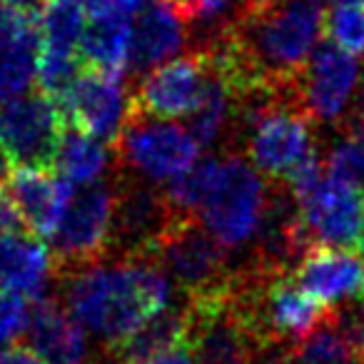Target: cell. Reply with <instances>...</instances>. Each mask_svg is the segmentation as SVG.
Here are the masks:
<instances>
[{
  "label": "cell",
  "mask_w": 364,
  "mask_h": 364,
  "mask_svg": "<svg viewBox=\"0 0 364 364\" xmlns=\"http://www.w3.org/2000/svg\"><path fill=\"white\" fill-rule=\"evenodd\" d=\"M324 33L349 55H364V0L337 3L324 16Z\"/></svg>",
  "instance_id": "23"
},
{
  "label": "cell",
  "mask_w": 364,
  "mask_h": 364,
  "mask_svg": "<svg viewBox=\"0 0 364 364\" xmlns=\"http://www.w3.org/2000/svg\"><path fill=\"white\" fill-rule=\"evenodd\" d=\"M170 299V277L147 257H132L115 267L92 264L73 272L68 282L70 314L97 339H105L107 347L165 312Z\"/></svg>",
  "instance_id": "1"
},
{
  "label": "cell",
  "mask_w": 364,
  "mask_h": 364,
  "mask_svg": "<svg viewBox=\"0 0 364 364\" xmlns=\"http://www.w3.org/2000/svg\"><path fill=\"white\" fill-rule=\"evenodd\" d=\"M327 3H334V6H337V3H349V0H327Z\"/></svg>",
  "instance_id": "36"
},
{
  "label": "cell",
  "mask_w": 364,
  "mask_h": 364,
  "mask_svg": "<svg viewBox=\"0 0 364 364\" xmlns=\"http://www.w3.org/2000/svg\"><path fill=\"white\" fill-rule=\"evenodd\" d=\"M41 50L18 46H0V102L16 100L36 80Z\"/></svg>",
  "instance_id": "24"
},
{
  "label": "cell",
  "mask_w": 364,
  "mask_h": 364,
  "mask_svg": "<svg viewBox=\"0 0 364 364\" xmlns=\"http://www.w3.org/2000/svg\"><path fill=\"white\" fill-rule=\"evenodd\" d=\"M107 167V150L100 140L77 127H65L53 170L68 182H92Z\"/></svg>",
  "instance_id": "21"
},
{
  "label": "cell",
  "mask_w": 364,
  "mask_h": 364,
  "mask_svg": "<svg viewBox=\"0 0 364 364\" xmlns=\"http://www.w3.org/2000/svg\"><path fill=\"white\" fill-rule=\"evenodd\" d=\"M344 135H354L364 140V90H359V95L352 100L347 110V120L342 125Z\"/></svg>",
  "instance_id": "30"
},
{
  "label": "cell",
  "mask_w": 364,
  "mask_h": 364,
  "mask_svg": "<svg viewBox=\"0 0 364 364\" xmlns=\"http://www.w3.org/2000/svg\"><path fill=\"white\" fill-rule=\"evenodd\" d=\"M63 132L65 120L58 100L46 92L0 102V142L26 167L53 170Z\"/></svg>",
  "instance_id": "7"
},
{
  "label": "cell",
  "mask_w": 364,
  "mask_h": 364,
  "mask_svg": "<svg viewBox=\"0 0 364 364\" xmlns=\"http://www.w3.org/2000/svg\"><path fill=\"white\" fill-rule=\"evenodd\" d=\"M264 205H267V190L262 177L257 175V170H252L247 160L230 152L223 157L215 188L210 190L200 215L205 220V228L225 247H240L257 235Z\"/></svg>",
  "instance_id": "5"
},
{
  "label": "cell",
  "mask_w": 364,
  "mask_h": 364,
  "mask_svg": "<svg viewBox=\"0 0 364 364\" xmlns=\"http://www.w3.org/2000/svg\"><path fill=\"white\" fill-rule=\"evenodd\" d=\"M48 3H82V0H48Z\"/></svg>",
  "instance_id": "35"
},
{
  "label": "cell",
  "mask_w": 364,
  "mask_h": 364,
  "mask_svg": "<svg viewBox=\"0 0 364 364\" xmlns=\"http://www.w3.org/2000/svg\"><path fill=\"white\" fill-rule=\"evenodd\" d=\"M85 8L80 3H46L43 8V48L77 53L85 33Z\"/></svg>",
  "instance_id": "22"
},
{
  "label": "cell",
  "mask_w": 364,
  "mask_h": 364,
  "mask_svg": "<svg viewBox=\"0 0 364 364\" xmlns=\"http://www.w3.org/2000/svg\"><path fill=\"white\" fill-rule=\"evenodd\" d=\"M3 11H43V0H0Z\"/></svg>",
  "instance_id": "33"
},
{
  "label": "cell",
  "mask_w": 364,
  "mask_h": 364,
  "mask_svg": "<svg viewBox=\"0 0 364 364\" xmlns=\"http://www.w3.org/2000/svg\"><path fill=\"white\" fill-rule=\"evenodd\" d=\"M185 307L193 364H250L262 349L240 309L232 279L223 289L188 297Z\"/></svg>",
  "instance_id": "3"
},
{
  "label": "cell",
  "mask_w": 364,
  "mask_h": 364,
  "mask_svg": "<svg viewBox=\"0 0 364 364\" xmlns=\"http://www.w3.org/2000/svg\"><path fill=\"white\" fill-rule=\"evenodd\" d=\"M142 3H145V0H107V6H110L115 13H122V16H130V13H135Z\"/></svg>",
  "instance_id": "34"
},
{
  "label": "cell",
  "mask_w": 364,
  "mask_h": 364,
  "mask_svg": "<svg viewBox=\"0 0 364 364\" xmlns=\"http://www.w3.org/2000/svg\"><path fill=\"white\" fill-rule=\"evenodd\" d=\"M172 218L175 210L162 190L142 182H127L115 193L110 247H120L127 259L142 257Z\"/></svg>",
  "instance_id": "12"
},
{
  "label": "cell",
  "mask_w": 364,
  "mask_h": 364,
  "mask_svg": "<svg viewBox=\"0 0 364 364\" xmlns=\"http://www.w3.org/2000/svg\"><path fill=\"white\" fill-rule=\"evenodd\" d=\"M13 172H16V157H13V152L0 142V185H3V182H11Z\"/></svg>",
  "instance_id": "32"
},
{
  "label": "cell",
  "mask_w": 364,
  "mask_h": 364,
  "mask_svg": "<svg viewBox=\"0 0 364 364\" xmlns=\"http://www.w3.org/2000/svg\"><path fill=\"white\" fill-rule=\"evenodd\" d=\"M292 279L324 304L364 299V252L314 245L299 259Z\"/></svg>",
  "instance_id": "13"
},
{
  "label": "cell",
  "mask_w": 364,
  "mask_h": 364,
  "mask_svg": "<svg viewBox=\"0 0 364 364\" xmlns=\"http://www.w3.org/2000/svg\"><path fill=\"white\" fill-rule=\"evenodd\" d=\"M185 23L210 21L228 8L230 0H165Z\"/></svg>",
  "instance_id": "28"
},
{
  "label": "cell",
  "mask_w": 364,
  "mask_h": 364,
  "mask_svg": "<svg viewBox=\"0 0 364 364\" xmlns=\"http://www.w3.org/2000/svg\"><path fill=\"white\" fill-rule=\"evenodd\" d=\"M362 65L334 43L314 48L297 82V97L312 120H337L354 95Z\"/></svg>",
  "instance_id": "10"
},
{
  "label": "cell",
  "mask_w": 364,
  "mask_h": 364,
  "mask_svg": "<svg viewBox=\"0 0 364 364\" xmlns=\"http://www.w3.org/2000/svg\"><path fill=\"white\" fill-rule=\"evenodd\" d=\"M31 349L48 364H82L85 332L55 299H38L31 314Z\"/></svg>",
  "instance_id": "15"
},
{
  "label": "cell",
  "mask_w": 364,
  "mask_h": 364,
  "mask_svg": "<svg viewBox=\"0 0 364 364\" xmlns=\"http://www.w3.org/2000/svg\"><path fill=\"white\" fill-rule=\"evenodd\" d=\"M314 245L364 252V188L324 175L307 193L294 195Z\"/></svg>",
  "instance_id": "8"
},
{
  "label": "cell",
  "mask_w": 364,
  "mask_h": 364,
  "mask_svg": "<svg viewBox=\"0 0 364 364\" xmlns=\"http://www.w3.org/2000/svg\"><path fill=\"white\" fill-rule=\"evenodd\" d=\"M112 210L115 193L105 182H90V188L73 195L70 208L63 215L53 235V267L73 274L97 264V259L110 250Z\"/></svg>",
  "instance_id": "6"
},
{
  "label": "cell",
  "mask_w": 364,
  "mask_h": 364,
  "mask_svg": "<svg viewBox=\"0 0 364 364\" xmlns=\"http://www.w3.org/2000/svg\"><path fill=\"white\" fill-rule=\"evenodd\" d=\"M142 257L152 259L188 297L223 289L235 274L228 264L225 245L203 228L198 215L175 213Z\"/></svg>",
  "instance_id": "2"
},
{
  "label": "cell",
  "mask_w": 364,
  "mask_h": 364,
  "mask_svg": "<svg viewBox=\"0 0 364 364\" xmlns=\"http://www.w3.org/2000/svg\"><path fill=\"white\" fill-rule=\"evenodd\" d=\"M23 230H26V223H23L16 200H13L11 193L0 188V235H18Z\"/></svg>",
  "instance_id": "29"
},
{
  "label": "cell",
  "mask_w": 364,
  "mask_h": 364,
  "mask_svg": "<svg viewBox=\"0 0 364 364\" xmlns=\"http://www.w3.org/2000/svg\"><path fill=\"white\" fill-rule=\"evenodd\" d=\"M82 70V63L77 58V53H63V50H50V48H41L38 55V90L50 95L53 100H60L68 92V87L73 85L77 75Z\"/></svg>",
  "instance_id": "25"
},
{
  "label": "cell",
  "mask_w": 364,
  "mask_h": 364,
  "mask_svg": "<svg viewBox=\"0 0 364 364\" xmlns=\"http://www.w3.org/2000/svg\"><path fill=\"white\" fill-rule=\"evenodd\" d=\"M185 43V21L165 0H152L132 26L130 70L147 73L172 58Z\"/></svg>",
  "instance_id": "16"
},
{
  "label": "cell",
  "mask_w": 364,
  "mask_h": 364,
  "mask_svg": "<svg viewBox=\"0 0 364 364\" xmlns=\"http://www.w3.org/2000/svg\"><path fill=\"white\" fill-rule=\"evenodd\" d=\"M58 107L65 127H77L100 142H115L130 112V97L117 77L82 68Z\"/></svg>",
  "instance_id": "9"
},
{
  "label": "cell",
  "mask_w": 364,
  "mask_h": 364,
  "mask_svg": "<svg viewBox=\"0 0 364 364\" xmlns=\"http://www.w3.org/2000/svg\"><path fill=\"white\" fill-rule=\"evenodd\" d=\"M327 175L349 185H364V140L354 135H342L327 152Z\"/></svg>",
  "instance_id": "26"
},
{
  "label": "cell",
  "mask_w": 364,
  "mask_h": 364,
  "mask_svg": "<svg viewBox=\"0 0 364 364\" xmlns=\"http://www.w3.org/2000/svg\"><path fill=\"white\" fill-rule=\"evenodd\" d=\"M112 145L122 167H130L157 182L175 180L193 170L200 152L198 140L190 135L188 127L145 115L132 105V97L127 120Z\"/></svg>",
  "instance_id": "4"
},
{
  "label": "cell",
  "mask_w": 364,
  "mask_h": 364,
  "mask_svg": "<svg viewBox=\"0 0 364 364\" xmlns=\"http://www.w3.org/2000/svg\"><path fill=\"white\" fill-rule=\"evenodd\" d=\"M232 110H235L232 90L208 65V80H205L203 95H200L198 105L188 115V132L198 140L200 147L213 145L220 137V132L225 130V125L232 120Z\"/></svg>",
  "instance_id": "20"
},
{
  "label": "cell",
  "mask_w": 364,
  "mask_h": 364,
  "mask_svg": "<svg viewBox=\"0 0 364 364\" xmlns=\"http://www.w3.org/2000/svg\"><path fill=\"white\" fill-rule=\"evenodd\" d=\"M147 364H193V352H190V344H180V347L170 349V352L160 354V357L150 359Z\"/></svg>",
  "instance_id": "31"
},
{
  "label": "cell",
  "mask_w": 364,
  "mask_h": 364,
  "mask_svg": "<svg viewBox=\"0 0 364 364\" xmlns=\"http://www.w3.org/2000/svg\"><path fill=\"white\" fill-rule=\"evenodd\" d=\"M188 342V307H167L147 319L130 337L110 347L115 364H147L150 359Z\"/></svg>",
  "instance_id": "19"
},
{
  "label": "cell",
  "mask_w": 364,
  "mask_h": 364,
  "mask_svg": "<svg viewBox=\"0 0 364 364\" xmlns=\"http://www.w3.org/2000/svg\"><path fill=\"white\" fill-rule=\"evenodd\" d=\"M130 48L132 26L127 16L110 13V16L90 18L77 46V58L87 70L120 80L122 73L130 68Z\"/></svg>",
  "instance_id": "17"
},
{
  "label": "cell",
  "mask_w": 364,
  "mask_h": 364,
  "mask_svg": "<svg viewBox=\"0 0 364 364\" xmlns=\"http://www.w3.org/2000/svg\"><path fill=\"white\" fill-rule=\"evenodd\" d=\"M205 80H208L205 50L190 53L160 68H152L130 95L132 105L157 120L190 115L203 95Z\"/></svg>",
  "instance_id": "11"
},
{
  "label": "cell",
  "mask_w": 364,
  "mask_h": 364,
  "mask_svg": "<svg viewBox=\"0 0 364 364\" xmlns=\"http://www.w3.org/2000/svg\"><path fill=\"white\" fill-rule=\"evenodd\" d=\"M11 195L16 200L28 235L53 237L73 200V188L65 177L46 167H26L13 172Z\"/></svg>",
  "instance_id": "14"
},
{
  "label": "cell",
  "mask_w": 364,
  "mask_h": 364,
  "mask_svg": "<svg viewBox=\"0 0 364 364\" xmlns=\"http://www.w3.org/2000/svg\"><path fill=\"white\" fill-rule=\"evenodd\" d=\"M31 304L28 297L11 289H0V347L11 344L31 327Z\"/></svg>",
  "instance_id": "27"
},
{
  "label": "cell",
  "mask_w": 364,
  "mask_h": 364,
  "mask_svg": "<svg viewBox=\"0 0 364 364\" xmlns=\"http://www.w3.org/2000/svg\"><path fill=\"white\" fill-rule=\"evenodd\" d=\"M50 269L53 255L38 237L0 235V289L41 297Z\"/></svg>",
  "instance_id": "18"
}]
</instances>
